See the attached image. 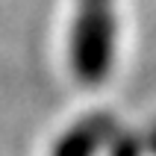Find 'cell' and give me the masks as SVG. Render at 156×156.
I'll return each instance as SVG.
<instances>
[{"label":"cell","instance_id":"cell-3","mask_svg":"<svg viewBox=\"0 0 156 156\" xmlns=\"http://www.w3.org/2000/svg\"><path fill=\"white\" fill-rule=\"evenodd\" d=\"M112 156H141V153H139V144H136L133 139H124V141L115 144V153Z\"/></svg>","mask_w":156,"mask_h":156},{"label":"cell","instance_id":"cell-4","mask_svg":"<svg viewBox=\"0 0 156 156\" xmlns=\"http://www.w3.org/2000/svg\"><path fill=\"white\" fill-rule=\"evenodd\" d=\"M150 144H153V150H156V136H153V141H150Z\"/></svg>","mask_w":156,"mask_h":156},{"label":"cell","instance_id":"cell-2","mask_svg":"<svg viewBox=\"0 0 156 156\" xmlns=\"http://www.w3.org/2000/svg\"><path fill=\"white\" fill-rule=\"evenodd\" d=\"M109 136H115V118L103 112L91 115L86 121H80L77 127H71L53 144L50 156H94L109 141Z\"/></svg>","mask_w":156,"mask_h":156},{"label":"cell","instance_id":"cell-1","mask_svg":"<svg viewBox=\"0 0 156 156\" xmlns=\"http://www.w3.org/2000/svg\"><path fill=\"white\" fill-rule=\"evenodd\" d=\"M68 53L80 83L97 86L109 77L115 62V0H77Z\"/></svg>","mask_w":156,"mask_h":156}]
</instances>
